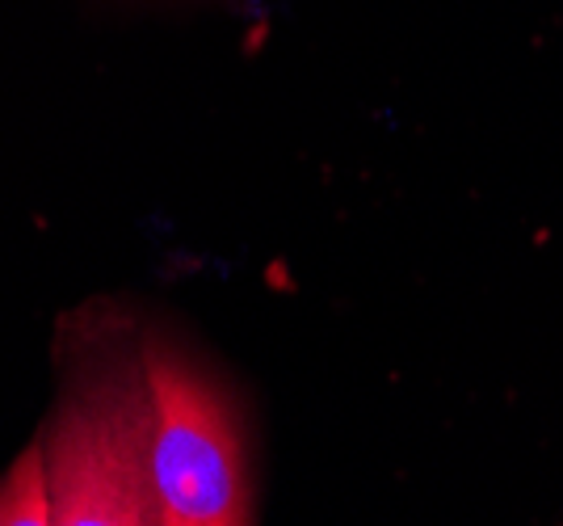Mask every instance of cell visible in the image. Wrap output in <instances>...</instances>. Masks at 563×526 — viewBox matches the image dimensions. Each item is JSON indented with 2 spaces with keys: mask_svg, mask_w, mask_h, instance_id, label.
Instances as JSON below:
<instances>
[{
  "mask_svg": "<svg viewBox=\"0 0 563 526\" xmlns=\"http://www.w3.org/2000/svg\"><path fill=\"white\" fill-rule=\"evenodd\" d=\"M152 387L140 362L80 366L43 442L55 526H161L152 484Z\"/></svg>",
  "mask_w": 563,
  "mask_h": 526,
  "instance_id": "obj_1",
  "label": "cell"
},
{
  "mask_svg": "<svg viewBox=\"0 0 563 526\" xmlns=\"http://www.w3.org/2000/svg\"><path fill=\"white\" fill-rule=\"evenodd\" d=\"M152 387V484L161 526H244L253 523V489L244 442L223 392L181 354L143 346Z\"/></svg>",
  "mask_w": 563,
  "mask_h": 526,
  "instance_id": "obj_2",
  "label": "cell"
},
{
  "mask_svg": "<svg viewBox=\"0 0 563 526\" xmlns=\"http://www.w3.org/2000/svg\"><path fill=\"white\" fill-rule=\"evenodd\" d=\"M0 526H55L51 523L43 442H34V447L0 476Z\"/></svg>",
  "mask_w": 563,
  "mask_h": 526,
  "instance_id": "obj_3",
  "label": "cell"
}]
</instances>
